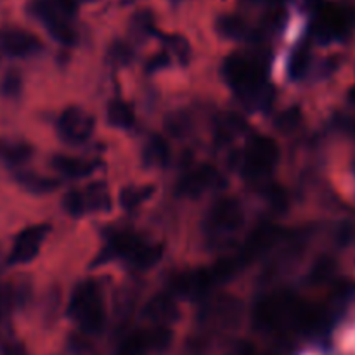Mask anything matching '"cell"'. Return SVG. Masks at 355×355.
<instances>
[{
	"instance_id": "52a82bcc",
	"label": "cell",
	"mask_w": 355,
	"mask_h": 355,
	"mask_svg": "<svg viewBox=\"0 0 355 355\" xmlns=\"http://www.w3.org/2000/svg\"><path fill=\"white\" fill-rule=\"evenodd\" d=\"M30 12L44 24L49 33L61 44H73L76 14L75 0H31Z\"/></svg>"
},
{
	"instance_id": "8992f818",
	"label": "cell",
	"mask_w": 355,
	"mask_h": 355,
	"mask_svg": "<svg viewBox=\"0 0 355 355\" xmlns=\"http://www.w3.org/2000/svg\"><path fill=\"white\" fill-rule=\"evenodd\" d=\"M68 315L82 331L101 333L106 322L101 288L94 281H83L73 291L68 305Z\"/></svg>"
},
{
	"instance_id": "7a4b0ae2",
	"label": "cell",
	"mask_w": 355,
	"mask_h": 355,
	"mask_svg": "<svg viewBox=\"0 0 355 355\" xmlns=\"http://www.w3.org/2000/svg\"><path fill=\"white\" fill-rule=\"evenodd\" d=\"M222 76L245 107L263 111L272 104L274 89L269 85L262 59L236 52L224 61Z\"/></svg>"
},
{
	"instance_id": "cb8c5ba5",
	"label": "cell",
	"mask_w": 355,
	"mask_h": 355,
	"mask_svg": "<svg viewBox=\"0 0 355 355\" xmlns=\"http://www.w3.org/2000/svg\"><path fill=\"white\" fill-rule=\"evenodd\" d=\"M23 302L21 290L14 284L0 283V319L9 318L10 312Z\"/></svg>"
},
{
	"instance_id": "1f68e13d",
	"label": "cell",
	"mask_w": 355,
	"mask_h": 355,
	"mask_svg": "<svg viewBox=\"0 0 355 355\" xmlns=\"http://www.w3.org/2000/svg\"><path fill=\"white\" fill-rule=\"evenodd\" d=\"M130 55H132V52L127 45H116V47L111 51V58H113L118 64H125V62L130 59Z\"/></svg>"
},
{
	"instance_id": "e575fe53",
	"label": "cell",
	"mask_w": 355,
	"mask_h": 355,
	"mask_svg": "<svg viewBox=\"0 0 355 355\" xmlns=\"http://www.w3.org/2000/svg\"><path fill=\"white\" fill-rule=\"evenodd\" d=\"M246 355H253V354H246Z\"/></svg>"
},
{
	"instance_id": "8fae6325",
	"label": "cell",
	"mask_w": 355,
	"mask_h": 355,
	"mask_svg": "<svg viewBox=\"0 0 355 355\" xmlns=\"http://www.w3.org/2000/svg\"><path fill=\"white\" fill-rule=\"evenodd\" d=\"M96 128V121L82 107H68L58 120V132L68 144H83L89 141Z\"/></svg>"
},
{
	"instance_id": "3957f363",
	"label": "cell",
	"mask_w": 355,
	"mask_h": 355,
	"mask_svg": "<svg viewBox=\"0 0 355 355\" xmlns=\"http://www.w3.org/2000/svg\"><path fill=\"white\" fill-rule=\"evenodd\" d=\"M245 225V211L234 198H222L208 210L203 222L207 245L210 248H225L234 241Z\"/></svg>"
},
{
	"instance_id": "44dd1931",
	"label": "cell",
	"mask_w": 355,
	"mask_h": 355,
	"mask_svg": "<svg viewBox=\"0 0 355 355\" xmlns=\"http://www.w3.org/2000/svg\"><path fill=\"white\" fill-rule=\"evenodd\" d=\"M106 118L110 121V125L116 128H132L135 125V114L132 111V107L128 106L125 101L116 99V101H111L107 104V110H106Z\"/></svg>"
},
{
	"instance_id": "4dcf8cb0",
	"label": "cell",
	"mask_w": 355,
	"mask_h": 355,
	"mask_svg": "<svg viewBox=\"0 0 355 355\" xmlns=\"http://www.w3.org/2000/svg\"><path fill=\"white\" fill-rule=\"evenodd\" d=\"M298 121H300V113H298L297 110H290V111H286V113H283L279 118H277L276 125L283 132H290V130H293L295 127H297Z\"/></svg>"
},
{
	"instance_id": "ac0fdd59",
	"label": "cell",
	"mask_w": 355,
	"mask_h": 355,
	"mask_svg": "<svg viewBox=\"0 0 355 355\" xmlns=\"http://www.w3.org/2000/svg\"><path fill=\"white\" fill-rule=\"evenodd\" d=\"M33 156V148L26 141L19 139H0V162L6 163L10 168L21 170Z\"/></svg>"
},
{
	"instance_id": "30bf717a",
	"label": "cell",
	"mask_w": 355,
	"mask_h": 355,
	"mask_svg": "<svg viewBox=\"0 0 355 355\" xmlns=\"http://www.w3.org/2000/svg\"><path fill=\"white\" fill-rule=\"evenodd\" d=\"M354 24V10L343 3H324L315 16L314 31L321 40L345 37Z\"/></svg>"
},
{
	"instance_id": "9c48e42d",
	"label": "cell",
	"mask_w": 355,
	"mask_h": 355,
	"mask_svg": "<svg viewBox=\"0 0 355 355\" xmlns=\"http://www.w3.org/2000/svg\"><path fill=\"white\" fill-rule=\"evenodd\" d=\"M62 205L73 217H83L92 211H107L111 208L110 189L104 182H92L82 189H71L66 193Z\"/></svg>"
},
{
	"instance_id": "277c9868",
	"label": "cell",
	"mask_w": 355,
	"mask_h": 355,
	"mask_svg": "<svg viewBox=\"0 0 355 355\" xmlns=\"http://www.w3.org/2000/svg\"><path fill=\"white\" fill-rule=\"evenodd\" d=\"M277 162H279V146L267 135H257L250 139L246 148L234 158V165L238 166L245 180L257 184L259 187L269 180Z\"/></svg>"
},
{
	"instance_id": "4fadbf2b",
	"label": "cell",
	"mask_w": 355,
	"mask_h": 355,
	"mask_svg": "<svg viewBox=\"0 0 355 355\" xmlns=\"http://www.w3.org/2000/svg\"><path fill=\"white\" fill-rule=\"evenodd\" d=\"M225 180L222 173L218 172L215 166L211 165H201L196 168L189 170L182 179L177 184V191L182 196L189 198H200L201 194L207 193L210 189H218L224 187Z\"/></svg>"
},
{
	"instance_id": "f1b7e54d",
	"label": "cell",
	"mask_w": 355,
	"mask_h": 355,
	"mask_svg": "<svg viewBox=\"0 0 355 355\" xmlns=\"http://www.w3.org/2000/svg\"><path fill=\"white\" fill-rule=\"evenodd\" d=\"M162 38L166 44V47L172 49V52L180 59V61L187 62V59H189V54H191V47L186 42V38L177 37V35H173V37H162Z\"/></svg>"
},
{
	"instance_id": "7c38bea8",
	"label": "cell",
	"mask_w": 355,
	"mask_h": 355,
	"mask_svg": "<svg viewBox=\"0 0 355 355\" xmlns=\"http://www.w3.org/2000/svg\"><path fill=\"white\" fill-rule=\"evenodd\" d=\"M49 232H51L49 224H37L23 229L14 239L12 250L9 253V263H12V266L30 263L40 253V248Z\"/></svg>"
},
{
	"instance_id": "f546056e",
	"label": "cell",
	"mask_w": 355,
	"mask_h": 355,
	"mask_svg": "<svg viewBox=\"0 0 355 355\" xmlns=\"http://www.w3.org/2000/svg\"><path fill=\"white\" fill-rule=\"evenodd\" d=\"M307 61H309V52L305 49H298L297 52L293 54L290 62V73L293 78H298L305 73L307 69Z\"/></svg>"
},
{
	"instance_id": "ffe728a7",
	"label": "cell",
	"mask_w": 355,
	"mask_h": 355,
	"mask_svg": "<svg viewBox=\"0 0 355 355\" xmlns=\"http://www.w3.org/2000/svg\"><path fill=\"white\" fill-rule=\"evenodd\" d=\"M170 156H172V151H170L168 142L159 137V135L149 137L146 141L144 148H142V162H144L146 166H151V168L166 166L170 162Z\"/></svg>"
},
{
	"instance_id": "9a60e30c",
	"label": "cell",
	"mask_w": 355,
	"mask_h": 355,
	"mask_svg": "<svg viewBox=\"0 0 355 355\" xmlns=\"http://www.w3.org/2000/svg\"><path fill=\"white\" fill-rule=\"evenodd\" d=\"M42 49L40 40L33 33L21 28L0 30V52L10 58H30Z\"/></svg>"
},
{
	"instance_id": "603a6c76",
	"label": "cell",
	"mask_w": 355,
	"mask_h": 355,
	"mask_svg": "<svg viewBox=\"0 0 355 355\" xmlns=\"http://www.w3.org/2000/svg\"><path fill=\"white\" fill-rule=\"evenodd\" d=\"M153 187L149 186H130L125 187L120 193V203L125 210H134L139 205L144 203L146 200H149L153 194Z\"/></svg>"
},
{
	"instance_id": "ba28073f",
	"label": "cell",
	"mask_w": 355,
	"mask_h": 355,
	"mask_svg": "<svg viewBox=\"0 0 355 355\" xmlns=\"http://www.w3.org/2000/svg\"><path fill=\"white\" fill-rule=\"evenodd\" d=\"M173 335L166 326H155L151 329H137L120 340L116 355H148L163 352L172 345Z\"/></svg>"
},
{
	"instance_id": "6da1fadb",
	"label": "cell",
	"mask_w": 355,
	"mask_h": 355,
	"mask_svg": "<svg viewBox=\"0 0 355 355\" xmlns=\"http://www.w3.org/2000/svg\"><path fill=\"white\" fill-rule=\"evenodd\" d=\"M322 322V314L312 309L304 300L290 291H276L263 297L253 311V324L259 331L281 335L288 329L318 328Z\"/></svg>"
},
{
	"instance_id": "e0dca14e",
	"label": "cell",
	"mask_w": 355,
	"mask_h": 355,
	"mask_svg": "<svg viewBox=\"0 0 355 355\" xmlns=\"http://www.w3.org/2000/svg\"><path fill=\"white\" fill-rule=\"evenodd\" d=\"M203 318L220 326H234L241 318V304L236 298L224 297L208 304Z\"/></svg>"
},
{
	"instance_id": "d4e9b609",
	"label": "cell",
	"mask_w": 355,
	"mask_h": 355,
	"mask_svg": "<svg viewBox=\"0 0 355 355\" xmlns=\"http://www.w3.org/2000/svg\"><path fill=\"white\" fill-rule=\"evenodd\" d=\"M218 31L229 38H245L248 35V26L245 21L236 16H225L218 19Z\"/></svg>"
},
{
	"instance_id": "5bb4252c",
	"label": "cell",
	"mask_w": 355,
	"mask_h": 355,
	"mask_svg": "<svg viewBox=\"0 0 355 355\" xmlns=\"http://www.w3.org/2000/svg\"><path fill=\"white\" fill-rule=\"evenodd\" d=\"M215 286L210 269H191L175 274L172 279V291L184 298H203Z\"/></svg>"
},
{
	"instance_id": "d6986e66",
	"label": "cell",
	"mask_w": 355,
	"mask_h": 355,
	"mask_svg": "<svg viewBox=\"0 0 355 355\" xmlns=\"http://www.w3.org/2000/svg\"><path fill=\"white\" fill-rule=\"evenodd\" d=\"M99 163L94 159L85 158H75V156H66V155H55L52 158V166L58 170L59 173L66 177H73V179H82V177L92 175L97 170Z\"/></svg>"
},
{
	"instance_id": "484cf974",
	"label": "cell",
	"mask_w": 355,
	"mask_h": 355,
	"mask_svg": "<svg viewBox=\"0 0 355 355\" xmlns=\"http://www.w3.org/2000/svg\"><path fill=\"white\" fill-rule=\"evenodd\" d=\"M217 128L220 141H231L238 132L245 130V121L239 116H236V114H227V116H224L218 121Z\"/></svg>"
},
{
	"instance_id": "d6a6232c",
	"label": "cell",
	"mask_w": 355,
	"mask_h": 355,
	"mask_svg": "<svg viewBox=\"0 0 355 355\" xmlns=\"http://www.w3.org/2000/svg\"><path fill=\"white\" fill-rule=\"evenodd\" d=\"M350 99H352L354 103H355V89L352 90V92H350Z\"/></svg>"
},
{
	"instance_id": "2e32d148",
	"label": "cell",
	"mask_w": 355,
	"mask_h": 355,
	"mask_svg": "<svg viewBox=\"0 0 355 355\" xmlns=\"http://www.w3.org/2000/svg\"><path fill=\"white\" fill-rule=\"evenodd\" d=\"M144 315L155 326H166L168 328L170 324L179 321L180 311L175 298L166 293H159L148 302L144 309Z\"/></svg>"
},
{
	"instance_id": "5b68a950",
	"label": "cell",
	"mask_w": 355,
	"mask_h": 355,
	"mask_svg": "<svg viewBox=\"0 0 355 355\" xmlns=\"http://www.w3.org/2000/svg\"><path fill=\"white\" fill-rule=\"evenodd\" d=\"M162 257L163 246L159 243L146 241L132 231L114 232L106 246V259H123L137 270L153 269Z\"/></svg>"
},
{
	"instance_id": "7402d4cb",
	"label": "cell",
	"mask_w": 355,
	"mask_h": 355,
	"mask_svg": "<svg viewBox=\"0 0 355 355\" xmlns=\"http://www.w3.org/2000/svg\"><path fill=\"white\" fill-rule=\"evenodd\" d=\"M14 179L21 184L26 191L35 194H45L49 191L55 189L58 187V182L52 179H47V177L37 175L33 172H26V170H16L14 173Z\"/></svg>"
},
{
	"instance_id": "836d02e7",
	"label": "cell",
	"mask_w": 355,
	"mask_h": 355,
	"mask_svg": "<svg viewBox=\"0 0 355 355\" xmlns=\"http://www.w3.org/2000/svg\"><path fill=\"white\" fill-rule=\"evenodd\" d=\"M272 2H283V0H272Z\"/></svg>"
},
{
	"instance_id": "4316f807",
	"label": "cell",
	"mask_w": 355,
	"mask_h": 355,
	"mask_svg": "<svg viewBox=\"0 0 355 355\" xmlns=\"http://www.w3.org/2000/svg\"><path fill=\"white\" fill-rule=\"evenodd\" d=\"M260 189H262V194L266 196V200L269 201L270 207L276 208V210H284L288 205V196H286V191L283 189L281 186H277V184H262L260 186Z\"/></svg>"
},
{
	"instance_id": "83f0119b",
	"label": "cell",
	"mask_w": 355,
	"mask_h": 355,
	"mask_svg": "<svg viewBox=\"0 0 355 355\" xmlns=\"http://www.w3.org/2000/svg\"><path fill=\"white\" fill-rule=\"evenodd\" d=\"M21 85H23V80L17 71H9L3 75L2 82H0V92L6 97H16L21 92Z\"/></svg>"
}]
</instances>
